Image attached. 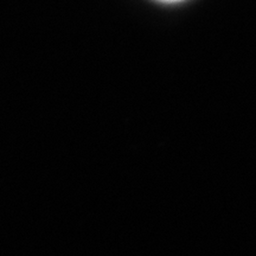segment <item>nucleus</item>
Instances as JSON below:
<instances>
[{"label":"nucleus","mask_w":256,"mask_h":256,"mask_svg":"<svg viewBox=\"0 0 256 256\" xmlns=\"http://www.w3.org/2000/svg\"><path fill=\"white\" fill-rule=\"evenodd\" d=\"M162 2H178V0H162Z\"/></svg>","instance_id":"obj_1"}]
</instances>
